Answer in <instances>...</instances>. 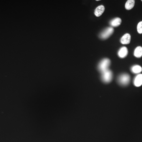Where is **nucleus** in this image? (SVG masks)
Returning a JSON list of instances; mask_svg holds the SVG:
<instances>
[{
    "mask_svg": "<svg viewBox=\"0 0 142 142\" xmlns=\"http://www.w3.org/2000/svg\"><path fill=\"white\" fill-rule=\"evenodd\" d=\"M110 64L111 61L108 58H104L98 64V70L101 73L107 70H108L109 66H110Z\"/></svg>",
    "mask_w": 142,
    "mask_h": 142,
    "instance_id": "nucleus-1",
    "label": "nucleus"
},
{
    "mask_svg": "<svg viewBox=\"0 0 142 142\" xmlns=\"http://www.w3.org/2000/svg\"><path fill=\"white\" fill-rule=\"evenodd\" d=\"M113 77L112 72L109 69L101 73V79L104 83H110L112 81Z\"/></svg>",
    "mask_w": 142,
    "mask_h": 142,
    "instance_id": "nucleus-2",
    "label": "nucleus"
},
{
    "mask_svg": "<svg viewBox=\"0 0 142 142\" xmlns=\"http://www.w3.org/2000/svg\"><path fill=\"white\" fill-rule=\"evenodd\" d=\"M130 81V77L128 74L124 73L118 77V81L121 85L126 86L129 84Z\"/></svg>",
    "mask_w": 142,
    "mask_h": 142,
    "instance_id": "nucleus-3",
    "label": "nucleus"
},
{
    "mask_svg": "<svg viewBox=\"0 0 142 142\" xmlns=\"http://www.w3.org/2000/svg\"><path fill=\"white\" fill-rule=\"evenodd\" d=\"M114 31L113 28L112 27H108L105 29L100 33L99 37L102 39H106L109 38Z\"/></svg>",
    "mask_w": 142,
    "mask_h": 142,
    "instance_id": "nucleus-4",
    "label": "nucleus"
},
{
    "mask_svg": "<svg viewBox=\"0 0 142 142\" xmlns=\"http://www.w3.org/2000/svg\"><path fill=\"white\" fill-rule=\"evenodd\" d=\"M134 84L136 87H139L142 85V74H139L136 76L134 80Z\"/></svg>",
    "mask_w": 142,
    "mask_h": 142,
    "instance_id": "nucleus-5",
    "label": "nucleus"
},
{
    "mask_svg": "<svg viewBox=\"0 0 142 142\" xmlns=\"http://www.w3.org/2000/svg\"><path fill=\"white\" fill-rule=\"evenodd\" d=\"M131 37L129 34L126 33L121 38V42L123 44H128L130 43Z\"/></svg>",
    "mask_w": 142,
    "mask_h": 142,
    "instance_id": "nucleus-6",
    "label": "nucleus"
},
{
    "mask_svg": "<svg viewBox=\"0 0 142 142\" xmlns=\"http://www.w3.org/2000/svg\"><path fill=\"white\" fill-rule=\"evenodd\" d=\"M128 54V50L127 47H124L121 48L118 51V56L121 58L126 57Z\"/></svg>",
    "mask_w": 142,
    "mask_h": 142,
    "instance_id": "nucleus-7",
    "label": "nucleus"
},
{
    "mask_svg": "<svg viewBox=\"0 0 142 142\" xmlns=\"http://www.w3.org/2000/svg\"><path fill=\"white\" fill-rule=\"evenodd\" d=\"M122 20L119 17H116L111 21L110 24L113 27H117L121 25Z\"/></svg>",
    "mask_w": 142,
    "mask_h": 142,
    "instance_id": "nucleus-8",
    "label": "nucleus"
},
{
    "mask_svg": "<svg viewBox=\"0 0 142 142\" xmlns=\"http://www.w3.org/2000/svg\"><path fill=\"white\" fill-rule=\"evenodd\" d=\"M104 11V7L103 5L99 6L95 10V15L97 17H99L102 14Z\"/></svg>",
    "mask_w": 142,
    "mask_h": 142,
    "instance_id": "nucleus-9",
    "label": "nucleus"
},
{
    "mask_svg": "<svg viewBox=\"0 0 142 142\" xmlns=\"http://www.w3.org/2000/svg\"><path fill=\"white\" fill-rule=\"evenodd\" d=\"M131 72L135 74H138L142 71V68L141 66L138 65H136L131 67Z\"/></svg>",
    "mask_w": 142,
    "mask_h": 142,
    "instance_id": "nucleus-10",
    "label": "nucleus"
},
{
    "mask_svg": "<svg viewBox=\"0 0 142 142\" xmlns=\"http://www.w3.org/2000/svg\"><path fill=\"white\" fill-rule=\"evenodd\" d=\"M135 1L134 0H128L125 4V8L127 10H131L134 7Z\"/></svg>",
    "mask_w": 142,
    "mask_h": 142,
    "instance_id": "nucleus-11",
    "label": "nucleus"
},
{
    "mask_svg": "<svg viewBox=\"0 0 142 142\" xmlns=\"http://www.w3.org/2000/svg\"><path fill=\"white\" fill-rule=\"evenodd\" d=\"M134 55L137 58H141L142 56V47L141 46L136 47L135 50Z\"/></svg>",
    "mask_w": 142,
    "mask_h": 142,
    "instance_id": "nucleus-12",
    "label": "nucleus"
},
{
    "mask_svg": "<svg viewBox=\"0 0 142 142\" xmlns=\"http://www.w3.org/2000/svg\"><path fill=\"white\" fill-rule=\"evenodd\" d=\"M137 30L139 34H142V21L138 24L137 26Z\"/></svg>",
    "mask_w": 142,
    "mask_h": 142,
    "instance_id": "nucleus-13",
    "label": "nucleus"
},
{
    "mask_svg": "<svg viewBox=\"0 0 142 142\" xmlns=\"http://www.w3.org/2000/svg\"></svg>",
    "mask_w": 142,
    "mask_h": 142,
    "instance_id": "nucleus-14",
    "label": "nucleus"
}]
</instances>
